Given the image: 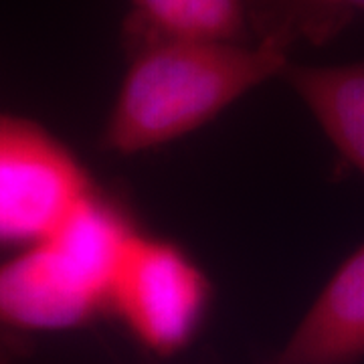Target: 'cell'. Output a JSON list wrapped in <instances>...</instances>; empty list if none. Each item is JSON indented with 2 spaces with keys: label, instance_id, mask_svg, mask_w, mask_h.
I'll return each mask as SVG.
<instances>
[{
  "label": "cell",
  "instance_id": "obj_1",
  "mask_svg": "<svg viewBox=\"0 0 364 364\" xmlns=\"http://www.w3.org/2000/svg\"><path fill=\"white\" fill-rule=\"evenodd\" d=\"M122 39L128 67L100 144L124 158L154 152L205 128L255 87L282 77L294 47L277 35L255 43Z\"/></svg>",
  "mask_w": 364,
  "mask_h": 364
},
{
  "label": "cell",
  "instance_id": "obj_4",
  "mask_svg": "<svg viewBox=\"0 0 364 364\" xmlns=\"http://www.w3.org/2000/svg\"><path fill=\"white\" fill-rule=\"evenodd\" d=\"M97 188L81 158L51 130L0 109V251L43 241Z\"/></svg>",
  "mask_w": 364,
  "mask_h": 364
},
{
  "label": "cell",
  "instance_id": "obj_6",
  "mask_svg": "<svg viewBox=\"0 0 364 364\" xmlns=\"http://www.w3.org/2000/svg\"><path fill=\"white\" fill-rule=\"evenodd\" d=\"M282 77L310 109L340 164L364 178V61L289 63Z\"/></svg>",
  "mask_w": 364,
  "mask_h": 364
},
{
  "label": "cell",
  "instance_id": "obj_8",
  "mask_svg": "<svg viewBox=\"0 0 364 364\" xmlns=\"http://www.w3.org/2000/svg\"><path fill=\"white\" fill-rule=\"evenodd\" d=\"M364 14V0H255L249 4L257 37L277 35L287 43L322 45Z\"/></svg>",
  "mask_w": 364,
  "mask_h": 364
},
{
  "label": "cell",
  "instance_id": "obj_7",
  "mask_svg": "<svg viewBox=\"0 0 364 364\" xmlns=\"http://www.w3.org/2000/svg\"><path fill=\"white\" fill-rule=\"evenodd\" d=\"M122 37L251 43L247 0H130Z\"/></svg>",
  "mask_w": 364,
  "mask_h": 364
},
{
  "label": "cell",
  "instance_id": "obj_2",
  "mask_svg": "<svg viewBox=\"0 0 364 364\" xmlns=\"http://www.w3.org/2000/svg\"><path fill=\"white\" fill-rule=\"evenodd\" d=\"M140 229L122 198L97 188L57 231L0 259V336L109 320L116 273Z\"/></svg>",
  "mask_w": 364,
  "mask_h": 364
},
{
  "label": "cell",
  "instance_id": "obj_5",
  "mask_svg": "<svg viewBox=\"0 0 364 364\" xmlns=\"http://www.w3.org/2000/svg\"><path fill=\"white\" fill-rule=\"evenodd\" d=\"M364 363V241L330 275L286 344L265 364Z\"/></svg>",
  "mask_w": 364,
  "mask_h": 364
},
{
  "label": "cell",
  "instance_id": "obj_9",
  "mask_svg": "<svg viewBox=\"0 0 364 364\" xmlns=\"http://www.w3.org/2000/svg\"><path fill=\"white\" fill-rule=\"evenodd\" d=\"M251 2H255V0H247V9H249V4H251Z\"/></svg>",
  "mask_w": 364,
  "mask_h": 364
},
{
  "label": "cell",
  "instance_id": "obj_3",
  "mask_svg": "<svg viewBox=\"0 0 364 364\" xmlns=\"http://www.w3.org/2000/svg\"><path fill=\"white\" fill-rule=\"evenodd\" d=\"M213 298V282L188 249L140 229L116 273L109 320L144 352L170 358L203 332Z\"/></svg>",
  "mask_w": 364,
  "mask_h": 364
}]
</instances>
